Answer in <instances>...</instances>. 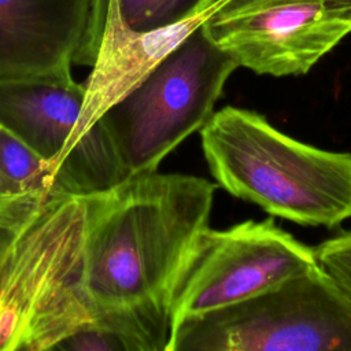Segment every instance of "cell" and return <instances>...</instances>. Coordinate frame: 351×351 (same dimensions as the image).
<instances>
[{
    "label": "cell",
    "mask_w": 351,
    "mask_h": 351,
    "mask_svg": "<svg viewBox=\"0 0 351 351\" xmlns=\"http://www.w3.org/2000/svg\"><path fill=\"white\" fill-rule=\"evenodd\" d=\"M215 185L158 171L88 195L84 295L93 324L136 351H166L173 306L202 233Z\"/></svg>",
    "instance_id": "cell-1"
},
{
    "label": "cell",
    "mask_w": 351,
    "mask_h": 351,
    "mask_svg": "<svg viewBox=\"0 0 351 351\" xmlns=\"http://www.w3.org/2000/svg\"><path fill=\"white\" fill-rule=\"evenodd\" d=\"M88 195L49 192L0 230V351H47L92 322L84 295Z\"/></svg>",
    "instance_id": "cell-2"
},
{
    "label": "cell",
    "mask_w": 351,
    "mask_h": 351,
    "mask_svg": "<svg viewBox=\"0 0 351 351\" xmlns=\"http://www.w3.org/2000/svg\"><path fill=\"white\" fill-rule=\"evenodd\" d=\"M199 132L207 166L230 195L303 226L351 218V152L302 143L233 106L214 111Z\"/></svg>",
    "instance_id": "cell-3"
},
{
    "label": "cell",
    "mask_w": 351,
    "mask_h": 351,
    "mask_svg": "<svg viewBox=\"0 0 351 351\" xmlns=\"http://www.w3.org/2000/svg\"><path fill=\"white\" fill-rule=\"evenodd\" d=\"M237 67L200 26L101 115L128 178L158 171L177 145L207 123Z\"/></svg>",
    "instance_id": "cell-4"
},
{
    "label": "cell",
    "mask_w": 351,
    "mask_h": 351,
    "mask_svg": "<svg viewBox=\"0 0 351 351\" xmlns=\"http://www.w3.org/2000/svg\"><path fill=\"white\" fill-rule=\"evenodd\" d=\"M166 351H351V300L319 265L177 324Z\"/></svg>",
    "instance_id": "cell-5"
},
{
    "label": "cell",
    "mask_w": 351,
    "mask_h": 351,
    "mask_svg": "<svg viewBox=\"0 0 351 351\" xmlns=\"http://www.w3.org/2000/svg\"><path fill=\"white\" fill-rule=\"evenodd\" d=\"M255 74H307L351 34V0H229L203 25Z\"/></svg>",
    "instance_id": "cell-6"
},
{
    "label": "cell",
    "mask_w": 351,
    "mask_h": 351,
    "mask_svg": "<svg viewBox=\"0 0 351 351\" xmlns=\"http://www.w3.org/2000/svg\"><path fill=\"white\" fill-rule=\"evenodd\" d=\"M317 265L314 247L271 218L222 230L207 228L180 284L171 330L186 318L256 296Z\"/></svg>",
    "instance_id": "cell-7"
},
{
    "label": "cell",
    "mask_w": 351,
    "mask_h": 351,
    "mask_svg": "<svg viewBox=\"0 0 351 351\" xmlns=\"http://www.w3.org/2000/svg\"><path fill=\"white\" fill-rule=\"evenodd\" d=\"M110 0H0V80L95 63Z\"/></svg>",
    "instance_id": "cell-8"
},
{
    "label": "cell",
    "mask_w": 351,
    "mask_h": 351,
    "mask_svg": "<svg viewBox=\"0 0 351 351\" xmlns=\"http://www.w3.org/2000/svg\"><path fill=\"white\" fill-rule=\"evenodd\" d=\"M85 86L71 73L0 80V125L47 163L52 178L73 148Z\"/></svg>",
    "instance_id": "cell-9"
},
{
    "label": "cell",
    "mask_w": 351,
    "mask_h": 351,
    "mask_svg": "<svg viewBox=\"0 0 351 351\" xmlns=\"http://www.w3.org/2000/svg\"><path fill=\"white\" fill-rule=\"evenodd\" d=\"M0 173L27 193H49L51 177L44 159L0 125Z\"/></svg>",
    "instance_id": "cell-10"
},
{
    "label": "cell",
    "mask_w": 351,
    "mask_h": 351,
    "mask_svg": "<svg viewBox=\"0 0 351 351\" xmlns=\"http://www.w3.org/2000/svg\"><path fill=\"white\" fill-rule=\"evenodd\" d=\"M197 3L199 0H117L122 21L134 30L171 23Z\"/></svg>",
    "instance_id": "cell-11"
},
{
    "label": "cell",
    "mask_w": 351,
    "mask_h": 351,
    "mask_svg": "<svg viewBox=\"0 0 351 351\" xmlns=\"http://www.w3.org/2000/svg\"><path fill=\"white\" fill-rule=\"evenodd\" d=\"M317 263L351 300V230L341 232L314 247Z\"/></svg>",
    "instance_id": "cell-12"
},
{
    "label": "cell",
    "mask_w": 351,
    "mask_h": 351,
    "mask_svg": "<svg viewBox=\"0 0 351 351\" xmlns=\"http://www.w3.org/2000/svg\"><path fill=\"white\" fill-rule=\"evenodd\" d=\"M55 350L63 351H136L132 341L118 332L97 325L88 324L66 339H63Z\"/></svg>",
    "instance_id": "cell-13"
},
{
    "label": "cell",
    "mask_w": 351,
    "mask_h": 351,
    "mask_svg": "<svg viewBox=\"0 0 351 351\" xmlns=\"http://www.w3.org/2000/svg\"><path fill=\"white\" fill-rule=\"evenodd\" d=\"M47 193H27L0 173V230L16 225Z\"/></svg>",
    "instance_id": "cell-14"
}]
</instances>
